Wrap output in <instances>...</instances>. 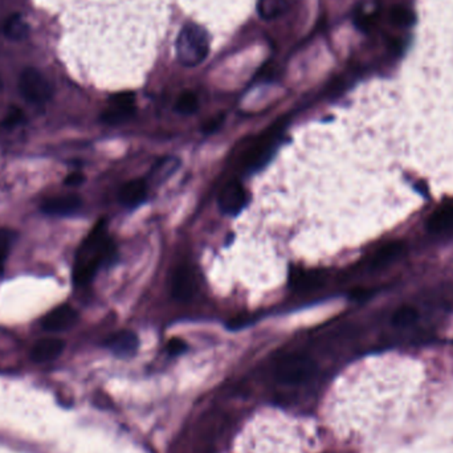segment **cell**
Wrapping results in <instances>:
<instances>
[{
  "instance_id": "ba28073f",
  "label": "cell",
  "mask_w": 453,
  "mask_h": 453,
  "mask_svg": "<svg viewBox=\"0 0 453 453\" xmlns=\"http://www.w3.org/2000/svg\"><path fill=\"white\" fill-rule=\"evenodd\" d=\"M113 106L109 107L101 119L105 124L116 125L129 119L134 114V95L133 93H119L112 98Z\"/></svg>"
},
{
  "instance_id": "ac0fdd59",
  "label": "cell",
  "mask_w": 453,
  "mask_h": 453,
  "mask_svg": "<svg viewBox=\"0 0 453 453\" xmlns=\"http://www.w3.org/2000/svg\"><path fill=\"white\" fill-rule=\"evenodd\" d=\"M288 10V0H259L257 11L264 20H273Z\"/></svg>"
},
{
  "instance_id": "8fae6325",
  "label": "cell",
  "mask_w": 453,
  "mask_h": 453,
  "mask_svg": "<svg viewBox=\"0 0 453 453\" xmlns=\"http://www.w3.org/2000/svg\"><path fill=\"white\" fill-rule=\"evenodd\" d=\"M104 345L112 353H114L117 357H130L137 351L139 341L133 331L122 330L106 338Z\"/></svg>"
},
{
  "instance_id": "e0dca14e",
  "label": "cell",
  "mask_w": 453,
  "mask_h": 453,
  "mask_svg": "<svg viewBox=\"0 0 453 453\" xmlns=\"http://www.w3.org/2000/svg\"><path fill=\"white\" fill-rule=\"evenodd\" d=\"M428 231L442 233L453 228V206L445 204L433 212L427 222Z\"/></svg>"
},
{
  "instance_id": "603a6c76",
  "label": "cell",
  "mask_w": 453,
  "mask_h": 453,
  "mask_svg": "<svg viewBox=\"0 0 453 453\" xmlns=\"http://www.w3.org/2000/svg\"><path fill=\"white\" fill-rule=\"evenodd\" d=\"M391 19L395 24H398L401 27H408V25L413 24L415 18H413L411 11L403 8V7H395L391 12Z\"/></svg>"
},
{
  "instance_id": "30bf717a",
  "label": "cell",
  "mask_w": 453,
  "mask_h": 453,
  "mask_svg": "<svg viewBox=\"0 0 453 453\" xmlns=\"http://www.w3.org/2000/svg\"><path fill=\"white\" fill-rule=\"evenodd\" d=\"M196 292L195 274L189 265H180L174 273L172 295L178 301H189Z\"/></svg>"
},
{
  "instance_id": "9a60e30c",
  "label": "cell",
  "mask_w": 453,
  "mask_h": 453,
  "mask_svg": "<svg viewBox=\"0 0 453 453\" xmlns=\"http://www.w3.org/2000/svg\"><path fill=\"white\" fill-rule=\"evenodd\" d=\"M324 276L318 271H307V269H292L289 274V284L292 288L298 290H309L314 289L322 284Z\"/></svg>"
},
{
  "instance_id": "d6986e66",
  "label": "cell",
  "mask_w": 453,
  "mask_h": 453,
  "mask_svg": "<svg viewBox=\"0 0 453 453\" xmlns=\"http://www.w3.org/2000/svg\"><path fill=\"white\" fill-rule=\"evenodd\" d=\"M3 30H4V35L8 39L13 40V42H20L28 35V24L23 20L21 15L15 13L7 19Z\"/></svg>"
},
{
  "instance_id": "d4e9b609",
  "label": "cell",
  "mask_w": 453,
  "mask_h": 453,
  "mask_svg": "<svg viewBox=\"0 0 453 453\" xmlns=\"http://www.w3.org/2000/svg\"><path fill=\"white\" fill-rule=\"evenodd\" d=\"M186 348H187L186 342L180 338H172L167 343V351L171 355H180L183 351H186Z\"/></svg>"
},
{
  "instance_id": "6da1fadb",
  "label": "cell",
  "mask_w": 453,
  "mask_h": 453,
  "mask_svg": "<svg viewBox=\"0 0 453 453\" xmlns=\"http://www.w3.org/2000/svg\"><path fill=\"white\" fill-rule=\"evenodd\" d=\"M116 248L106 237L105 220H100L80 247L73 268L74 284L86 285L92 281L98 268L114 257Z\"/></svg>"
},
{
  "instance_id": "83f0119b",
  "label": "cell",
  "mask_w": 453,
  "mask_h": 453,
  "mask_svg": "<svg viewBox=\"0 0 453 453\" xmlns=\"http://www.w3.org/2000/svg\"><path fill=\"white\" fill-rule=\"evenodd\" d=\"M0 88H1V81H0Z\"/></svg>"
},
{
  "instance_id": "4fadbf2b",
  "label": "cell",
  "mask_w": 453,
  "mask_h": 453,
  "mask_svg": "<svg viewBox=\"0 0 453 453\" xmlns=\"http://www.w3.org/2000/svg\"><path fill=\"white\" fill-rule=\"evenodd\" d=\"M273 141V136L268 134L266 137L261 138L256 145H253L242 159L244 167L248 170H256L260 163H264L269 157Z\"/></svg>"
},
{
  "instance_id": "5b68a950",
  "label": "cell",
  "mask_w": 453,
  "mask_h": 453,
  "mask_svg": "<svg viewBox=\"0 0 453 453\" xmlns=\"http://www.w3.org/2000/svg\"><path fill=\"white\" fill-rule=\"evenodd\" d=\"M19 90L23 97L33 102H47L53 95L52 85L44 74L35 68H25L19 77Z\"/></svg>"
},
{
  "instance_id": "8992f818",
  "label": "cell",
  "mask_w": 453,
  "mask_h": 453,
  "mask_svg": "<svg viewBox=\"0 0 453 453\" xmlns=\"http://www.w3.org/2000/svg\"><path fill=\"white\" fill-rule=\"evenodd\" d=\"M247 191L239 182H230L219 194V206L227 215H237L247 206Z\"/></svg>"
},
{
  "instance_id": "52a82bcc",
  "label": "cell",
  "mask_w": 453,
  "mask_h": 453,
  "mask_svg": "<svg viewBox=\"0 0 453 453\" xmlns=\"http://www.w3.org/2000/svg\"><path fill=\"white\" fill-rule=\"evenodd\" d=\"M78 321V313L72 306L60 305L54 307L47 316L42 319L44 330L51 333H60L65 331L76 325Z\"/></svg>"
},
{
  "instance_id": "277c9868",
  "label": "cell",
  "mask_w": 453,
  "mask_h": 453,
  "mask_svg": "<svg viewBox=\"0 0 453 453\" xmlns=\"http://www.w3.org/2000/svg\"><path fill=\"white\" fill-rule=\"evenodd\" d=\"M316 363L304 354H286L274 365V378L285 384H300L313 377Z\"/></svg>"
},
{
  "instance_id": "2e32d148",
  "label": "cell",
  "mask_w": 453,
  "mask_h": 453,
  "mask_svg": "<svg viewBox=\"0 0 453 453\" xmlns=\"http://www.w3.org/2000/svg\"><path fill=\"white\" fill-rule=\"evenodd\" d=\"M404 251H406V244L401 240L387 242L374 253V256L371 257L370 266L371 268H382V266L390 264L391 261H394L395 259H398L404 253Z\"/></svg>"
},
{
  "instance_id": "9c48e42d",
  "label": "cell",
  "mask_w": 453,
  "mask_h": 453,
  "mask_svg": "<svg viewBox=\"0 0 453 453\" xmlns=\"http://www.w3.org/2000/svg\"><path fill=\"white\" fill-rule=\"evenodd\" d=\"M83 207V201L74 194L54 196L42 204V211L51 216H72Z\"/></svg>"
},
{
  "instance_id": "cb8c5ba5",
  "label": "cell",
  "mask_w": 453,
  "mask_h": 453,
  "mask_svg": "<svg viewBox=\"0 0 453 453\" xmlns=\"http://www.w3.org/2000/svg\"><path fill=\"white\" fill-rule=\"evenodd\" d=\"M24 114L19 107H11L7 113V116L4 117L3 119V125L6 127H13L20 125L21 122H24Z\"/></svg>"
},
{
  "instance_id": "44dd1931",
  "label": "cell",
  "mask_w": 453,
  "mask_h": 453,
  "mask_svg": "<svg viewBox=\"0 0 453 453\" xmlns=\"http://www.w3.org/2000/svg\"><path fill=\"white\" fill-rule=\"evenodd\" d=\"M198 97L192 92H184L183 95H180L175 109L177 112H180V114H192L194 112H196L198 109Z\"/></svg>"
},
{
  "instance_id": "7a4b0ae2",
  "label": "cell",
  "mask_w": 453,
  "mask_h": 453,
  "mask_svg": "<svg viewBox=\"0 0 453 453\" xmlns=\"http://www.w3.org/2000/svg\"><path fill=\"white\" fill-rule=\"evenodd\" d=\"M177 57L184 66H196L210 52V40L206 31L195 23H187L175 42Z\"/></svg>"
},
{
  "instance_id": "3957f363",
  "label": "cell",
  "mask_w": 453,
  "mask_h": 453,
  "mask_svg": "<svg viewBox=\"0 0 453 453\" xmlns=\"http://www.w3.org/2000/svg\"><path fill=\"white\" fill-rule=\"evenodd\" d=\"M65 1L85 10L113 13V15L139 13V12H146V11L163 7L162 0H65Z\"/></svg>"
},
{
  "instance_id": "4316f807",
  "label": "cell",
  "mask_w": 453,
  "mask_h": 453,
  "mask_svg": "<svg viewBox=\"0 0 453 453\" xmlns=\"http://www.w3.org/2000/svg\"><path fill=\"white\" fill-rule=\"evenodd\" d=\"M220 124H222V118H220V119H213L211 124H208L207 127H204V133H206V131H207V133H212V131H215V130L219 127Z\"/></svg>"
},
{
  "instance_id": "7c38bea8",
  "label": "cell",
  "mask_w": 453,
  "mask_h": 453,
  "mask_svg": "<svg viewBox=\"0 0 453 453\" xmlns=\"http://www.w3.org/2000/svg\"><path fill=\"white\" fill-rule=\"evenodd\" d=\"M65 348V342L60 338H42L32 348L31 358L36 363L51 362L59 358Z\"/></svg>"
},
{
  "instance_id": "484cf974",
  "label": "cell",
  "mask_w": 453,
  "mask_h": 453,
  "mask_svg": "<svg viewBox=\"0 0 453 453\" xmlns=\"http://www.w3.org/2000/svg\"><path fill=\"white\" fill-rule=\"evenodd\" d=\"M84 182L85 177L81 172H72V174H69V175L64 180L65 186H69V187H77V186L83 184Z\"/></svg>"
},
{
  "instance_id": "7402d4cb",
  "label": "cell",
  "mask_w": 453,
  "mask_h": 453,
  "mask_svg": "<svg viewBox=\"0 0 453 453\" xmlns=\"http://www.w3.org/2000/svg\"><path fill=\"white\" fill-rule=\"evenodd\" d=\"M15 240V233L10 230H0V273L4 271V264L10 253L11 244Z\"/></svg>"
},
{
  "instance_id": "ffe728a7",
  "label": "cell",
  "mask_w": 453,
  "mask_h": 453,
  "mask_svg": "<svg viewBox=\"0 0 453 453\" xmlns=\"http://www.w3.org/2000/svg\"><path fill=\"white\" fill-rule=\"evenodd\" d=\"M419 318V313L415 307L410 305L401 306L392 314V324L395 326L406 327L415 324Z\"/></svg>"
},
{
  "instance_id": "5bb4252c",
  "label": "cell",
  "mask_w": 453,
  "mask_h": 453,
  "mask_svg": "<svg viewBox=\"0 0 453 453\" xmlns=\"http://www.w3.org/2000/svg\"><path fill=\"white\" fill-rule=\"evenodd\" d=\"M148 194L146 182L143 180H133L127 182V184L121 189L119 201L129 208H134L138 204L145 201Z\"/></svg>"
}]
</instances>
